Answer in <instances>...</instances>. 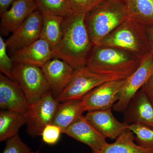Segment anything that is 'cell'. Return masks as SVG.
<instances>
[{
    "label": "cell",
    "mask_w": 153,
    "mask_h": 153,
    "mask_svg": "<svg viewBox=\"0 0 153 153\" xmlns=\"http://www.w3.org/2000/svg\"><path fill=\"white\" fill-rule=\"evenodd\" d=\"M42 19L43 14L37 9L6 41L7 49L13 53L40 39Z\"/></svg>",
    "instance_id": "cell-10"
},
{
    "label": "cell",
    "mask_w": 153,
    "mask_h": 153,
    "mask_svg": "<svg viewBox=\"0 0 153 153\" xmlns=\"http://www.w3.org/2000/svg\"><path fill=\"white\" fill-rule=\"evenodd\" d=\"M85 111L80 100H71L60 102L52 123L59 126L63 133L66 128Z\"/></svg>",
    "instance_id": "cell-18"
},
{
    "label": "cell",
    "mask_w": 153,
    "mask_h": 153,
    "mask_svg": "<svg viewBox=\"0 0 153 153\" xmlns=\"http://www.w3.org/2000/svg\"><path fill=\"white\" fill-rule=\"evenodd\" d=\"M27 123L25 114L2 110L0 112V141H7L18 134L21 127Z\"/></svg>",
    "instance_id": "cell-22"
},
{
    "label": "cell",
    "mask_w": 153,
    "mask_h": 153,
    "mask_svg": "<svg viewBox=\"0 0 153 153\" xmlns=\"http://www.w3.org/2000/svg\"><path fill=\"white\" fill-rule=\"evenodd\" d=\"M29 104L18 82L0 74V108L5 110L25 114Z\"/></svg>",
    "instance_id": "cell-12"
},
{
    "label": "cell",
    "mask_w": 153,
    "mask_h": 153,
    "mask_svg": "<svg viewBox=\"0 0 153 153\" xmlns=\"http://www.w3.org/2000/svg\"><path fill=\"white\" fill-rule=\"evenodd\" d=\"M37 9L34 0H16L8 10L1 14V33H13Z\"/></svg>",
    "instance_id": "cell-15"
},
{
    "label": "cell",
    "mask_w": 153,
    "mask_h": 153,
    "mask_svg": "<svg viewBox=\"0 0 153 153\" xmlns=\"http://www.w3.org/2000/svg\"><path fill=\"white\" fill-rule=\"evenodd\" d=\"M59 103L50 91L35 103L29 105L25 115L27 132L30 136L35 137L41 135L45 127L52 123Z\"/></svg>",
    "instance_id": "cell-7"
},
{
    "label": "cell",
    "mask_w": 153,
    "mask_h": 153,
    "mask_svg": "<svg viewBox=\"0 0 153 153\" xmlns=\"http://www.w3.org/2000/svg\"><path fill=\"white\" fill-rule=\"evenodd\" d=\"M30 148L25 143L19 134L7 140L5 147L2 153H31Z\"/></svg>",
    "instance_id": "cell-26"
},
{
    "label": "cell",
    "mask_w": 153,
    "mask_h": 153,
    "mask_svg": "<svg viewBox=\"0 0 153 153\" xmlns=\"http://www.w3.org/2000/svg\"><path fill=\"white\" fill-rule=\"evenodd\" d=\"M141 60L129 52L112 47L94 46L86 66L92 71L126 79L136 70Z\"/></svg>",
    "instance_id": "cell-3"
},
{
    "label": "cell",
    "mask_w": 153,
    "mask_h": 153,
    "mask_svg": "<svg viewBox=\"0 0 153 153\" xmlns=\"http://www.w3.org/2000/svg\"><path fill=\"white\" fill-rule=\"evenodd\" d=\"M98 46L121 49L140 60L152 50L146 27L129 18L106 36Z\"/></svg>",
    "instance_id": "cell-4"
},
{
    "label": "cell",
    "mask_w": 153,
    "mask_h": 153,
    "mask_svg": "<svg viewBox=\"0 0 153 153\" xmlns=\"http://www.w3.org/2000/svg\"><path fill=\"white\" fill-rule=\"evenodd\" d=\"M112 107L88 111L85 117L106 138L116 140L128 129L129 124L120 122L114 117Z\"/></svg>",
    "instance_id": "cell-13"
},
{
    "label": "cell",
    "mask_w": 153,
    "mask_h": 153,
    "mask_svg": "<svg viewBox=\"0 0 153 153\" xmlns=\"http://www.w3.org/2000/svg\"><path fill=\"white\" fill-rule=\"evenodd\" d=\"M42 14H50L63 18L73 13L69 0H34Z\"/></svg>",
    "instance_id": "cell-23"
},
{
    "label": "cell",
    "mask_w": 153,
    "mask_h": 153,
    "mask_svg": "<svg viewBox=\"0 0 153 153\" xmlns=\"http://www.w3.org/2000/svg\"><path fill=\"white\" fill-rule=\"evenodd\" d=\"M129 19L144 26L153 27V0H124Z\"/></svg>",
    "instance_id": "cell-20"
},
{
    "label": "cell",
    "mask_w": 153,
    "mask_h": 153,
    "mask_svg": "<svg viewBox=\"0 0 153 153\" xmlns=\"http://www.w3.org/2000/svg\"><path fill=\"white\" fill-rule=\"evenodd\" d=\"M64 18L53 14H43L40 38L46 41L53 51L62 39Z\"/></svg>",
    "instance_id": "cell-19"
},
{
    "label": "cell",
    "mask_w": 153,
    "mask_h": 153,
    "mask_svg": "<svg viewBox=\"0 0 153 153\" xmlns=\"http://www.w3.org/2000/svg\"><path fill=\"white\" fill-rule=\"evenodd\" d=\"M124 113L125 122L143 124L153 128V106L142 88L133 97Z\"/></svg>",
    "instance_id": "cell-16"
},
{
    "label": "cell",
    "mask_w": 153,
    "mask_h": 153,
    "mask_svg": "<svg viewBox=\"0 0 153 153\" xmlns=\"http://www.w3.org/2000/svg\"><path fill=\"white\" fill-rule=\"evenodd\" d=\"M31 153H38V152H32Z\"/></svg>",
    "instance_id": "cell-32"
},
{
    "label": "cell",
    "mask_w": 153,
    "mask_h": 153,
    "mask_svg": "<svg viewBox=\"0 0 153 153\" xmlns=\"http://www.w3.org/2000/svg\"><path fill=\"white\" fill-rule=\"evenodd\" d=\"M115 140L108 143L100 152L91 153H153V148L142 147L135 143L134 134L128 129Z\"/></svg>",
    "instance_id": "cell-21"
},
{
    "label": "cell",
    "mask_w": 153,
    "mask_h": 153,
    "mask_svg": "<svg viewBox=\"0 0 153 153\" xmlns=\"http://www.w3.org/2000/svg\"><path fill=\"white\" fill-rule=\"evenodd\" d=\"M52 93L57 96L71 82L75 69L65 61L54 57L41 68Z\"/></svg>",
    "instance_id": "cell-14"
},
{
    "label": "cell",
    "mask_w": 153,
    "mask_h": 153,
    "mask_svg": "<svg viewBox=\"0 0 153 153\" xmlns=\"http://www.w3.org/2000/svg\"><path fill=\"white\" fill-rule=\"evenodd\" d=\"M62 133L61 128L59 126L51 123L45 127L41 136L44 143L52 145L57 143Z\"/></svg>",
    "instance_id": "cell-28"
},
{
    "label": "cell",
    "mask_w": 153,
    "mask_h": 153,
    "mask_svg": "<svg viewBox=\"0 0 153 153\" xmlns=\"http://www.w3.org/2000/svg\"><path fill=\"white\" fill-rule=\"evenodd\" d=\"M105 0H69L73 13H87Z\"/></svg>",
    "instance_id": "cell-27"
},
{
    "label": "cell",
    "mask_w": 153,
    "mask_h": 153,
    "mask_svg": "<svg viewBox=\"0 0 153 153\" xmlns=\"http://www.w3.org/2000/svg\"><path fill=\"white\" fill-rule=\"evenodd\" d=\"M142 88L144 91L153 106V74Z\"/></svg>",
    "instance_id": "cell-29"
},
{
    "label": "cell",
    "mask_w": 153,
    "mask_h": 153,
    "mask_svg": "<svg viewBox=\"0 0 153 153\" xmlns=\"http://www.w3.org/2000/svg\"><path fill=\"white\" fill-rule=\"evenodd\" d=\"M53 58V51L48 43L41 38L14 52L12 57L14 62L30 64L41 68Z\"/></svg>",
    "instance_id": "cell-17"
},
{
    "label": "cell",
    "mask_w": 153,
    "mask_h": 153,
    "mask_svg": "<svg viewBox=\"0 0 153 153\" xmlns=\"http://www.w3.org/2000/svg\"><path fill=\"white\" fill-rule=\"evenodd\" d=\"M126 79L107 81L88 92L81 100L85 111L113 107L120 98L121 91Z\"/></svg>",
    "instance_id": "cell-9"
},
{
    "label": "cell",
    "mask_w": 153,
    "mask_h": 153,
    "mask_svg": "<svg viewBox=\"0 0 153 153\" xmlns=\"http://www.w3.org/2000/svg\"><path fill=\"white\" fill-rule=\"evenodd\" d=\"M153 74V51L141 60L139 66L126 79L120 92V98L113 109L117 112H124L131 100Z\"/></svg>",
    "instance_id": "cell-8"
},
{
    "label": "cell",
    "mask_w": 153,
    "mask_h": 153,
    "mask_svg": "<svg viewBox=\"0 0 153 153\" xmlns=\"http://www.w3.org/2000/svg\"><path fill=\"white\" fill-rule=\"evenodd\" d=\"M13 75L14 81L18 82L24 91L29 105L35 103L51 91L41 67L14 62Z\"/></svg>",
    "instance_id": "cell-5"
},
{
    "label": "cell",
    "mask_w": 153,
    "mask_h": 153,
    "mask_svg": "<svg viewBox=\"0 0 153 153\" xmlns=\"http://www.w3.org/2000/svg\"><path fill=\"white\" fill-rule=\"evenodd\" d=\"M148 37L149 39L152 49L153 51V27H146Z\"/></svg>",
    "instance_id": "cell-31"
},
{
    "label": "cell",
    "mask_w": 153,
    "mask_h": 153,
    "mask_svg": "<svg viewBox=\"0 0 153 153\" xmlns=\"http://www.w3.org/2000/svg\"><path fill=\"white\" fill-rule=\"evenodd\" d=\"M63 133L87 145L94 152H100L108 143L106 138L82 115L73 122Z\"/></svg>",
    "instance_id": "cell-11"
},
{
    "label": "cell",
    "mask_w": 153,
    "mask_h": 153,
    "mask_svg": "<svg viewBox=\"0 0 153 153\" xmlns=\"http://www.w3.org/2000/svg\"><path fill=\"white\" fill-rule=\"evenodd\" d=\"M86 14L73 13L64 18L63 36L53 57L59 58L74 69L86 66L94 46L85 24Z\"/></svg>",
    "instance_id": "cell-1"
},
{
    "label": "cell",
    "mask_w": 153,
    "mask_h": 153,
    "mask_svg": "<svg viewBox=\"0 0 153 153\" xmlns=\"http://www.w3.org/2000/svg\"><path fill=\"white\" fill-rule=\"evenodd\" d=\"M121 1H124V0H121Z\"/></svg>",
    "instance_id": "cell-33"
},
{
    "label": "cell",
    "mask_w": 153,
    "mask_h": 153,
    "mask_svg": "<svg viewBox=\"0 0 153 153\" xmlns=\"http://www.w3.org/2000/svg\"><path fill=\"white\" fill-rule=\"evenodd\" d=\"M124 1L105 0L85 15V24L94 46L128 19Z\"/></svg>",
    "instance_id": "cell-2"
},
{
    "label": "cell",
    "mask_w": 153,
    "mask_h": 153,
    "mask_svg": "<svg viewBox=\"0 0 153 153\" xmlns=\"http://www.w3.org/2000/svg\"><path fill=\"white\" fill-rule=\"evenodd\" d=\"M128 129L135 135V141L140 146L153 148V128L143 124L129 125Z\"/></svg>",
    "instance_id": "cell-24"
},
{
    "label": "cell",
    "mask_w": 153,
    "mask_h": 153,
    "mask_svg": "<svg viewBox=\"0 0 153 153\" xmlns=\"http://www.w3.org/2000/svg\"><path fill=\"white\" fill-rule=\"evenodd\" d=\"M7 49L6 42L2 36H0V71L3 74L14 80L13 75L14 61L8 55Z\"/></svg>",
    "instance_id": "cell-25"
},
{
    "label": "cell",
    "mask_w": 153,
    "mask_h": 153,
    "mask_svg": "<svg viewBox=\"0 0 153 153\" xmlns=\"http://www.w3.org/2000/svg\"><path fill=\"white\" fill-rule=\"evenodd\" d=\"M16 0H0V15L9 10Z\"/></svg>",
    "instance_id": "cell-30"
},
{
    "label": "cell",
    "mask_w": 153,
    "mask_h": 153,
    "mask_svg": "<svg viewBox=\"0 0 153 153\" xmlns=\"http://www.w3.org/2000/svg\"><path fill=\"white\" fill-rule=\"evenodd\" d=\"M119 76L96 73L87 66L75 69L71 82L57 96L59 102L76 100H80L91 90L104 82L121 79Z\"/></svg>",
    "instance_id": "cell-6"
}]
</instances>
